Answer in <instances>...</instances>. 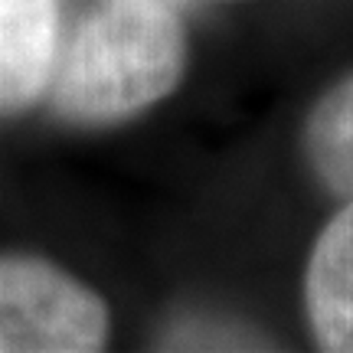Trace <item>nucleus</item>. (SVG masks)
<instances>
[{"mask_svg":"<svg viewBox=\"0 0 353 353\" xmlns=\"http://www.w3.org/2000/svg\"><path fill=\"white\" fill-rule=\"evenodd\" d=\"M187 69V33L164 0H105L79 26L52 85L72 125H114L167 99Z\"/></svg>","mask_w":353,"mask_h":353,"instance_id":"obj_1","label":"nucleus"},{"mask_svg":"<svg viewBox=\"0 0 353 353\" xmlns=\"http://www.w3.org/2000/svg\"><path fill=\"white\" fill-rule=\"evenodd\" d=\"M108 341V307L63 268L0 259V353H88Z\"/></svg>","mask_w":353,"mask_h":353,"instance_id":"obj_2","label":"nucleus"},{"mask_svg":"<svg viewBox=\"0 0 353 353\" xmlns=\"http://www.w3.org/2000/svg\"><path fill=\"white\" fill-rule=\"evenodd\" d=\"M56 0H0V114L23 112L52 72Z\"/></svg>","mask_w":353,"mask_h":353,"instance_id":"obj_3","label":"nucleus"},{"mask_svg":"<svg viewBox=\"0 0 353 353\" xmlns=\"http://www.w3.org/2000/svg\"><path fill=\"white\" fill-rule=\"evenodd\" d=\"M304 301L317 347L353 353V196L314 242Z\"/></svg>","mask_w":353,"mask_h":353,"instance_id":"obj_4","label":"nucleus"},{"mask_svg":"<svg viewBox=\"0 0 353 353\" xmlns=\"http://www.w3.org/2000/svg\"><path fill=\"white\" fill-rule=\"evenodd\" d=\"M304 151L317 180L343 200L353 196V76L314 105L304 128Z\"/></svg>","mask_w":353,"mask_h":353,"instance_id":"obj_5","label":"nucleus"}]
</instances>
